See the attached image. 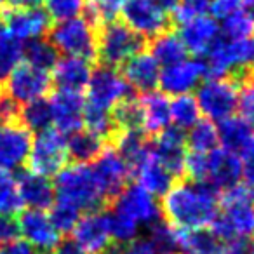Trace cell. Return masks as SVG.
<instances>
[{"instance_id": "obj_8", "label": "cell", "mask_w": 254, "mask_h": 254, "mask_svg": "<svg viewBox=\"0 0 254 254\" xmlns=\"http://www.w3.org/2000/svg\"><path fill=\"white\" fill-rule=\"evenodd\" d=\"M122 16L124 23L143 39H155L173 23V16L157 0H129Z\"/></svg>"}, {"instance_id": "obj_1", "label": "cell", "mask_w": 254, "mask_h": 254, "mask_svg": "<svg viewBox=\"0 0 254 254\" xmlns=\"http://www.w3.org/2000/svg\"><path fill=\"white\" fill-rule=\"evenodd\" d=\"M219 193L207 181L180 180L162 197V219L180 230H200L211 226L218 214Z\"/></svg>"}, {"instance_id": "obj_14", "label": "cell", "mask_w": 254, "mask_h": 254, "mask_svg": "<svg viewBox=\"0 0 254 254\" xmlns=\"http://www.w3.org/2000/svg\"><path fill=\"white\" fill-rule=\"evenodd\" d=\"M51 87H53V78L49 71L33 68L26 63L18 64L4 84V91L19 105L44 98L51 91Z\"/></svg>"}, {"instance_id": "obj_23", "label": "cell", "mask_w": 254, "mask_h": 254, "mask_svg": "<svg viewBox=\"0 0 254 254\" xmlns=\"http://www.w3.org/2000/svg\"><path fill=\"white\" fill-rule=\"evenodd\" d=\"M180 39L188 53L202 56L209 51L219 37V25L211 16H200V18L190 19L180 25Z\"/></svg>"}, {"instance_id": "obj_39", "label": "cell", "mask_w": 254, "mask_h": 254, "mask_svg": "<svg viewBox=\"0 0 254 254\" xmlns=\"http://www.w3.org/2000/svg\"><path fill=\"white\" fill-rule=\"evenodd\" d=\"M219 32H221L223 37L230 40H247L251 35H254V19L251 12L239 9L237 12L223 19Z\"/></svg>"}, {"instance_id": "obj_48", "label": "cell", "mask_w": 254, "mask_h": 254, "mask_svg": "<svg viewBox=\"0 0 254 254\" xmlns=\"http://www.w3.org/2000/svg\"><path fill=\"white\" fill-rule=\"evenodd\" d=\"M19 235L21 232H19L18 218L11 214H0V246L18 240Z\"/></svg>"}, {"instance_id": "obj_12", "label": "cell", "mask_w": 254, "mask_h": 254, "mask_svg": "<svg viewBox=\"0 0 254 254\" xmlns=\"http://www.w3.org/2000/svg\"><path fill=\"white\" fill-rule=\"evenodd\" d=\"M32 141V132L21 120L0 122V169H21L28 160Z\"/></svg>"}, {"instance_id": "obj_50", "label": "cell", "mask_w": 254, "mask_h": 254, "mask_svg": "<svg viewBox=\"0 0 254 254\" xmlns=\"http://www.w3.org/2000/svg\"><path fill=\"white\" fill-rule=\"evenodd\" d=\"M242 5V0H211L209 11L219 19H225L226 16L237 12Z\"/></svg>"}, {"instance_id": "obj_22", "label": "cell", "mask_w": 254, "mask_h": 254, "mask_svg": "<svg viewBox=\"0 0 254 254\" xmlns=\"http://www.w3.org/2000/svg\"><path fill=\"white\" fill-rule=\"evenodd\" d=\"M160 64L150 53H138L122 64V77L138 94L153 92L159 85Z\"/></svg>"}, {"instance_id": "obj_11", "label": "cell", "mask_w": 254, "mask_h": 254, "mask_svg": "<svg viewBox=\"0 0 254 254\" xmlns=\"http://www.w3.org/2000/svg\"><path fill=\"white\" fill-rule=\"evenodd\" d=\"M92 171L98 178L108 205L115 200L117 195L129 185V180L132 178L131 167L127 166V162L112 145H106L103 148V152L94 160Z\"/></svg>"}, {"instance_id": "obj_37", "label": "cell", "mask_w": 254, "mask_h": 254, "mask_svg": "<svg viewBox=\"0 0 254 254\" xmlns=\"http://www.w3.org/2000/svg\"><path fill=\"white\" fill-rule=\"evenodd\" d=\"M218 129L209 119H198L187 134V146L190 152L209 153L218 148Z\"/></svg>"}, {"instance_id": "obj_49", "label": "cell", "mask_w": 254, "mask_h": 254, "mask_svg": "<svg viewBox=\"0 0 254 254\" xmlns=\"http://www.w3.org/2000/svg\"><path fill=\"white\" fill-rule=\"evenodd\" d=\"M242 178L244 185L254 190V138L242 152Z\"/></svg>"}, {"instance_id": "obj_4", "label": "cell", "mask_w": 254, "mask_h": 254, "mask_svg": "<svg viewBox=\"0 0 254 254\" xmlns=\"http://www.w3.org/2000/svg\"><path fill=\"white\" fill-rule=\"evenodd\" d=\"M49 42L56 47L58 53H63L64 56L92 61L96 58L98 44L96 23L87 16L58 21L49 30Z\"/></svg>"}, {"instance_id": "obj_43", "label": "cell", "mask_w": 254, "mask_h": 254, "mask_svg": "<svg viewBox=\"0 0 254 254\" xmlns=\"http://www.w3.org/2000/svg\"><path fill=\"white\" fill-rule=\"evenodd\" d=\"M82 212L78 211L75 205L68 204V202L61 200V198H56L51 207V221H53L54 228L58 230L60 233H68L75 228L77 221L80 219Z\"/></svg>"}, {"instance_id": "obj_29", "label": "cell", "mask_w": 254, "mask_h": 254, "mask_svg": "<svg viewBox=\"0 0 254 254\" xmlns=\"http://www.w3.org/2000/svg\"><path fill=\"white\" fill-rule=\"evenodd\" d=\"M150 54L155 58V61L162 66H171L180 61L187 60L188 51L185 49L183 42H181L180 35L173 32H164L152 39L150 44Z\"/></svg>"}, {"instance_id": "obj_19", "label": "cell", "mask_w": 254, "mask_h": 254, "mask_svg": "<svg viewBox=\"0 0 254 254\" xmlns=\"http://www.w3.org/2000/svg\"><path fill=\"white\" fill-rule=\"evenodd\" d=\"M71 232L73 240H77L87 254H101L112 244L106 211L87 212L85 216H80Z\"/></svg>"}, {"instance_id": "obj_60", "label": "cell", "mask_w": 254, "mask_h": 254, "mask_svg": "<svg viewBox=\"0 0 254 254\" xmlns=\"http://www.w3.org/2000/svg\"><path fill=\"white\" fill-rule=\"evenodd\" d=\"M251 16H253V19H254V7H253V12H251Z\"/></svg>"}, {"instance_id": "obj_28", "label": "cell", "mask_w": 254, "mask_h": 254, "mask_svg": "<svg viewBox=\"0 0 254 254\" xmlns=\"http://www.w3.org/2000/svg\"><path fill=\"white\" fill-rule=\"evenodd\" d=\"M105 146H106V143L103 141V139H99L98 136L85 131V129H80V131L73 132V134H70L66 139L68 159H71L75 164L94 162Z\"/></svg>"}, {"instance_id": "obj_7", "label": "cell", "mask_w": 254, "mask_h": 254, "mask_svg": "<svg viewBox=\"0 0 254 254\" xmlns=\"http://www.w3.org/2000/svg\"><path fill=\"white\" fill-rule=\"evenodd\" d=\"M66 136H63L56 129H47L39 132L35 141L32 143V150L28 155V171L40 176H56L68 164Z\"/></svg>"}, {"instance_id": "obj_32", "label": "cell", "mask_w": 254, "mask_h": 254, "mask_svg": "<svg viewBox=\"0 0 254 254\" xmlns=\"http://www.w3.org/2000/svg\"><path fill=\"white\" fill-rule=\"evenodd\" d=\"M180 240L185 254H219L223 247L221 240L205 228L180 230Z\"/></svg>"}, {"instance_id": "obj_31", "label": "cell", "mask_w": 254, "mask_h": 254, "mask_svg": "<svg viewBox=\"0 0 254 254\" xmlns=\"http://www.w3.org/2000/svg\"><path fill=\"white\" fill-rule=\"evenodd\" d=\"M146 240L152 244L155 254H181L180 230L164 219L146 226Z\"/></svg>"}, {"instance_id": "obj_21", "label": "cell", "mask_w": 254, "mask_h": 254, "mask_svg": "<svg viewBox=\"0 0 254 254\" xmlns=\"http://www.w3.org/2000/svg\"><path fill=\"white\" fill-rule=\"evenodd\" d=\"M14 180L23 205H28V209H39V211L53 207L54 200H56V190L49 178L40 176V174L21 167L18 169Z\"/></svg>"}, {"instance_id": "obj_58", "label": "cell", "mask_w": 254, "mask_h": 254, "mask_svg": "<svg viewBox=\"0 0 254 254\" xmlns=\"http://www.w3.org/2000/svg\"><path fill=\"white\" fill-rule=\"evenodd\" d=\"M249 254H254V242L249 244Z\"/></svg>"}, {"instance_id": "obj_53", "label": "cell", "mask_w": 254, "mask_h": 254, "mask_svg": "<svg viewBox=\"0 0 254 254\" xmlns=\"http://www.w3.org/2000/svg\"><path fill=\"white\" fill-rule=\"evenodd\" d=\"M219 254H249V242H247V239H235L223 242Z\"/></svg>"}, {"instance_id": "obj_20", "label": "cell", "mask_w": 254, "mask_h": 254, "mask_svg": "<svg viewBox=\"0 0 254 254\" xmlns=\"http://www.w3.org/2000/svg\"><path fill=\"white\" fill-rule=\"evenodd\" d=\"M240 178H242V160L237 153L225 148H214L207 153L205 181L211 183L219 193L239 185Z\"/></svg>"}, {"instance_id": "obj_13", "label": "cell", "mask_w": 254, "mask_h": 254, "mask_svg": "<svg viewBox=\"0 0 254 254\" xmlns=\"http://www.w3.org/2000/svg\"><path fill=\"white\" fill-rule=\"evenodd\" d=\"M0 18L4 23L5 30L14 37L16 40H30L42 39L51 30L49 14L42 7H28V9H0Z\"/></svg>"}, {"instance_id": "obj_57", "label": "cell", "mask_w": 254, "mask_h": 254, "mask_svg": "<svg viewBox=\"0 0 254 254\" xmlns=\"http://www.w3.org/2000/svg\"><path fill=\"white\" fill-rule=\"evenodd\" d=\"M242 4H246L247 7L253 9V7H254V0H242Z\"/></svg>"}, {"instance_id": "obj_17", "label": "cell", "mask_w": 254, "mask_h": 254, "mask_svg": "<svg viewBox=\"0 0 254 254\" xmlns=\"http://www.w3.org/2000/svg\"><path fill=\"white\" fill-rule=\"evenodd\" d=\"M19 232L25 237V240L32 247H35L40 254H47L56 247L61 240L60 232L54 228L51 218L46 211L39 209H26L19 212Z\"/></svg>"}, {"instance_id": "obj_45", "label": "cell", "mask_w": 254, "mask_h": 254, "mask_svg": "<svg viewBox=\"0 0 254 254\" xmlns=\"http://www.w3.org/2000/svg\"><path fill=\"white\" fill-rule=\"evenodd\" d=\"M242 119L254 129V71L239 82V106Z\"/></svg>"}, {"instance_id": "obj_30", "label": "cell", "mask_w": 254, "mask_h": 254, "mask_svg": "<svg viewBox=\"0 0 254 254\" xmlns=\"http://www.w3.org/2000/svg\"><path fill=\"white\" fill-rule=\"evenodd\" d=\"M82 119H84L85 131L98 136L106 145H112L113 139L119 136V129H117L115 122H113L112 110H103L85 103Z\"/></svg>"}, {"instance_id": "obj_25", "label": "cell", "mask_w": 254, "mask_h": 254, "mask_svg": "<svg viewBox=\"0 0 254 254\" xmlns=\"http://www.w3.org/2000/svg\"><path fill=\"white\" fill-rule=\"evenodd\" d=\"M132 176L138 180L139 187L145 188L153 197H164V195L173 188V185L176 183V178H174L173 174L157 160V157L153 155L152 146H150L145 159L138 164V167L134 169Z\"/></svg>"}, {"instance_id": "obj_9", "label": "cell", "mask_w": 254, "mask_h": 254, "mask_svg": "<svg viewBox=\"0 0 254 254\" xmlns=\"http://www.w3.org/2000/svg\"><path fill=\"white\" fill-rule=\"evenodd\" d=\"M129 96H132V89L117 68L99 64L92 70L87 84V105L112 110Z\"/></svg>"}, {"instance_id": "obj_27", "label": "cell", "mask_w": 254, "mask_h": 254, "mask_svg": "<svg viewBox=\"0 0 254 254\" xmlns=\"http://www.w3.org/2000/svg\"><path fill=\"white\" fill-rule=\"evenodd\" d=\"M218 139L221 143V148L233 153H242L246 146L254 138V129L242 119V117H228V119L218 122Z\"/></svg>"}, {"instance_id": "obj_54", "label": "cell", "mask_w": 254, "mask_h": 254, "mask_svg": "<svg viewBox=\"0 0 254 254\" xmlns=\"http://www.w3.org/2000/svg\"><path fill=\"white\" fill-rule=\"evenodd\" d=\"M124 254H155V251H153L152 244L145 237H138V239L127 244Z\"/></svg>"}, {"instance_id": "obj_51", "label": "cell", "mask_w": 254, "mask_h": 254, "mask_svg": "<svg viewBox=\"0 0 254 254\" xmlns=\"http://www.w3.org/2000/svg\"><path fill=\"white\" fill-rule=\"evenodd\" d=\"M0 254H40L35 247L30 246L26 240H12V242L2 244Z\"/></svg>"}, {"instance_id": "obj_3", "label": "cell", "mask_w": 254, "mask_h": 254, "mask_svg": "<svg viewBox=\"0 0 254 254\" xmlns=\"http://www.w3.org/2000/svg\"><path fill=\"white\" fill-rule=\"evenodd\" d=\"M56 198L75 205L80 212H98L108 207L94 171L87 164H71L56 174Z\"/></svg>"}, {"instance_id": "obj_6", "label": "cell", "mask_w": 254, "mask_h": 254, "mask_svg": "<svg viewBox=\"0 0 254 254\" xmlns=\"http://www.w3.org/2000/svg\"><path fill=\"white\" fill-rule=\"evenodd\" d=\"M195 101L211 122H221L239 106V84L232 78H207L198 87Z\"/></svg>"}, {"instance_id": "obj_36", "label": "cell", "mask_w": 254, "mask_h": 254, "mask_svg": "<svg viewBox=\"0 0 254 254\" xmlns=\"http://www.w3.org/2000/svg\"><path fill=\"white\" fill-rule=\"evenodd\" d=\"M19 120L25 124L30 132H44L53 126V108L51 101L46 98H39L32 103H26L19 112Z\"/></svg>"}, {"instance_id": "obj_38", "label": "cell", "mask_w": 254, "mask_h": 254, "mask_svg": "<svg viewBox=\"0 0 254 254\" xmlns=\"http://www.w3.org/2000/svg\"><path fill=\"white\" fill-rule=\"evenodd\" d=\"M198 119H200V110L193 96H176L171 101V122L174 127L185 131V129H190Z\"/></svg>"}, {"instance_id": "obj_33", "label": "cell", "mask_w": 254, "mask_h": 254, "mask_svg": "<svg viewBox=\"0 0 254 254\" xmlns=\"http://www.w3.org/2000/svg\"><path fill=\"white\" fill-rule=\"evenodd\" d=\"M112 117L119 132L143 131V110L138 96H129L112 108Z\"/></svg>"}, {"instance_id": "obj_26", "label": "cell", "mask_w": 254, "mask_h": 254, "mask_svg": "<svg viewBox=\"0 0 254 254\" xmlns=\"http://www.w3.org/2000/svg\"><path fill=\"white\" fill-rule=\"evenodd\" d=\"M143 110V132L153 138L171 124V101L164 92H148L139 96Z\"/></svg>"}, {"instance_id": "obj_61", "label": "cell", "mask_w": 254, "mask_h": 254, "mask_svg": "<svg viewBox=\"0 0 254 254\" xmlns=\"http://www.w3.org/2000/svg\"><path fill=\"white\" fill-rule=\"evenodd\" d=\"M181 254H185V253H181Z\"/></svg>"}, {"instance_id": "obj_35", "label": "cell", "mask_w": 254, "mask_h": 254, "mask_svg": "<svg viewBox=\"0 0 254 254\" xmlns=\"http://www.w3.org/2000/svg\"><path fill=\"white\" fill-rule=\"evenodd\" d=\"M23 60V46L16 40L5 26H0V87H4L14 68Z\"/></svg>"}, {"instance_id": "obj_55", "label": "cell", "mask_w": 254, "mask_h": 254, "mask_svg": "<svg viewBox=\"0 0 254 254\" xmlns=\"http://www.w3.org/2000/svg\"><path fill=\"white\" fill-rule=\"evenodd\" d=\"M244 54H246V68L254 71V35L244 40Z\"/></svg>"}, {"instance_id": "obj_15", "label": "cell", "mask_w": 254, "mask_h": 254, "mask_svg": "<svg viewBox=\"0 0 254 254\" xmlns=\"http://www.w3.org/2000/svg\"><path fill=\"white\" fill-rule=\"evenodd\" d=\"M153 155L176 180L185 176V157H187V134L174 126L166 127L162 132L150 139Z\"/></svg>"}, {"instance_id": "obj_47", "label": "cell", "mask_w": 254, "mask_h": 254, "mask_svg": "<svg viewBox=\"0 0 254 254\" xmlns=\"http://www.w3.org/2000/svg\"><path fill=\"white\" fill-rule=\"evenodd\" d=\"M207 176V153L188 152L185 157V180L205 181Z\"/></svg>"}, {"instance_id": "obj_5", "label": "cell", "mask_w": 254, "mask_h": 254, "mask_svg": "<svg viewBox=\"0 0 254 254\" xmlns=\"http://www.w3.org/2000/svg\"><path fill=\"white\" fill-rule=\"evenodd\" d=\"M145 47V39L132 32L122 21L103 23L98 32V44H96V58L105 66H122L127 60L134 54L141 53Z\"/></svg>"}, {"instance_id": "obj_10", "label": "cell", "mask_w": 254, "mask_h": 254, "mask_svg": "<svg viewBox=\"0 0 254 254\" xmlns=\"http://www.w3.org/2000/svg\"><path fill=\"white\" fill-rule=\"evenodd\" d=\"M106 209H113L127 218H131L139 226H150L162 219L160 205L157 204L155 197L148 193L145 188L139 187L138 183L127 185Z\"/></svg>"}, {"instance_id": "obj_41", "label": "cell", "mask_w": 254, "mask_h": 254, "mask_svg": "<svg viewBox=\"0 0 254 254\" xmlns=\"http://www.w3.org/2000/svg\"><path fill=\"white\" fill-rule=\"evenodd\" d=\"M106 216H108V228L112 242L117 244H129L134 239H138L139 225L134 223L131 218L120 214V212L113 211V209H106Z\"/></svg>"}, {"instance_id": "obj_16", "label": "cell", "mask_w": 254, "mask_h": 254, "mask_svg": "<svg viewBox=\"0 0 254 254\" xmlns=\"http://www.w3.org/2000/svg\"><path fill=\"white\" fill-rule=\"evenodd\" d=\"M207 77L205 64L200 60H183L171 66H164L159 75V85L166 96L190 94Z\"/></svg>"}, {"instance_id": "obj_42", "label": "cell", "mask_w": 254, "mask_h": 254, "mask_svg": "<svg viewBox=\"0 0 254 254\" xmlns=\"http://www.w3.org/2000/svg\"><path fill=\"white\" fill-rule=\"evenodd\" d=\"M129 0H85L87 18L94 23L115 21Z\"/></svg>"}, {"instance_id": "obj_46", "label": "cell", "mask_w": 254, "mask_h": 254, "mask_svg": "<svg viewBox=\"0 0 254 254\" xmlns=\"http://www.w3.org/2000/svg\"><path fill=\"white\" fill-rule=\"evenodd\" d=\"M209 7H211V0H178L173 19L181 25L190 19L205 16L209 12Z\"/></svg>"}, {"instance_id": "obj_59", "label": "cell", "mask_w": 254, "mask_h": 254, "mask_svg": "<svg viewBox=\"0 0 254 254\" xmlns=\"http://www.w3.org/2000/svg\"><path fill=\"white\" fill-rule=\"evenodd\" d=\"M4 4H5V0H0V9L4 7Z\"/></svg>"}, {"instance_id": "obj_18", "label": "cell", "mask_w": 254, "mask_h": 254, "mask_svg": "<svg viewBox=\"0 0 254 254\" xmlns=\"http://www.w3.org/2000/svg\"><path fill=\"white\" fill-rule=\"evenodd\" d=\"M49 101L51 108H53V124L56 126V131H60L63 136H70L80 131L84 126L82 115H84L85 106L82 92L58 89L51 96Z\"/></svg>"}, {"instance_id": "obj_24", "label": "cell", "mask_w": 254, "mask_h": 254, "mask_svg": "<svg viewBox=\"0 0 254 254\" xmlns=\"http://www.w3.org/2000/svg\"><path fill=\"white\" fill-rule=\"evenodd\" d=\"M92 73V61L82 58L64 56L58 60L56 66L53 68V84L61 91L82 92L89 84Z\"/></svg>"}, {"instance_id": "obj_40", "label": "cell", "mask_w": 254, "mask_h": 254, "mask_svg": "<svg viewBox=\"0 0 254 254\" xmlns=\"http://www.w3.org/2000/svg\"><path fill=\"white\" fill-rule=\"evenodd\" d=\"M23 211V200L18 193L16 180L11 171L0 169V214L16 216Z\"/></svg>"}, {"instance_id": "obj_2", "label": "cell", "mask_w": 254, "mask_h": 254, "mask_svg": "<svg viewBox=\"0 0 254 254\" xmlns=\"http://www.w3.org/2000/svg\"><path fill=\"white\" fill-rule=\"evenodd\" d=\"M223 211L211 223V232L221 242L249 239L254 233V190L235 185L221 193Z\"/></svg>"}, {"instance_id": "obj_52", "label": "cell", "mask_w": 254, "mask_h": 254, "mask_svg": "<svg viewBox=\"0 0 254 254\" xmlns=\"http://www.w3.org/2000/svg\"><path fill=\"white\" fill-rule=\"evenodd\" d=\"M51 254H87L84 251V247L73 239H61L60 242L56 244Z\"/></svg>"}, {"instance_id": "obj_34", "label": "cell", "mask_w": 254, "mask_h": 254, "mask_svg": "<svg viewBox=\"0 0 254 254\" xmlns=\"http://www.w3.org/2000/svg\"><path fill=\"white\" fill-rule=\"evenodd\" d=\"M23 58L26 60V64L33 68H39L44 71H51L56 66L58 60H60V53L56 47L49 42V39H35L26 42L23 47Z\"/></svg>"}, {"instance_id": "obj_56", "label": "cell", "mask_w": 254, "mask_h": 254, "mask_svg": "<svg viewBox=\"0 0 254 254\" xmlns=\"http://www.w3.org/2000/svg\"><path fill=\"white\" fill-rule=\"evenodd\" d=\"M9 7L12 9H28V7H40L44 0H5Z\"/></svg>"}, {"instance_id": "obj_44", "label": "cell", "mask_w": 254, "mask_h": 254, "mask_svg": "<svg viewBox=\"0 0 254 254\" xmlns=\"http://www.w3.org/2000/svg\"><path fill=\"white\" fill-rule=\"evenodd\" d=\"M46 12L54 21H64L80 16L85 11V0H44Z\"/></svg>"}]
</instances>
